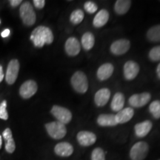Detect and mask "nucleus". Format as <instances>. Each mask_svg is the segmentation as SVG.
I'll list each match as a JSON object with an SVG mask.
<instances>
[{
  "label": "nucleus",
  "instance_id": "0eeeda50",
  "mask_svg": "<svg viewBox=\"0 0 160 160\" xmlns=\"http://www.w3.org/2000/svg\"><path fill=\"white\" fill-rule=\"evenodd\" d=\"M130 48H131V42L128 39H120L116 40L111 44L110 50L113 55L121 56L127 53L129 51Z\"/></svg>",
  "mask_w": 160,
  "mask_h": 160
},
{
  "label": "nucleus",
  "instance_id": "20e7f679",
  "mask_svg": "<svg viewBox=\"0 0 160 160\" xmlns=\"http://www.w3.org/2000/svg\"><path fill=\"white\" fill-rule=\"evenodd\" d=\"M45 128L48 135L54 139H61L67 133L65 125L59 122H52L45 125Z\"/></svg>",
  "mask_w": 160,
  "mask_h": 160
},
{
  "label": "nucleus",
  "instance_id": "473e14b6",
  "mask_svg": "<svg viewBox=\"0 0 160 160\" xmlns=\"http://www.w3.org/2000/svg\"><path fill=\"white\" fill-rule=\"evenodd\" d=\"M22 2V0H11L10 1V3H11V5L12 7H17L18 5H20V3Z\"/></svg>",
  "mask_w": 160,
  "mask_h": 160
},
{
  "label": "nucleus",
  "instance_id": "cd10ccee",
  "mask_svg": "<svg viewBox=\"0 0 160 160\" xmlns=\"http://www.w3.org/2000/svg\"><path fill=\"white\" fill-rule=\"evenodd\" d=\"M149 59L153 62L160 61V45L155 46L149 51Z\"/></svg>",
  "mask_w": 160,
  "mask_h": 160
},
{
  "label": "nucleus",
  "instance_id": "f257e3e1",
  "mask_svg": "<svg viewBox=\"0 0 160 160\" xmlns=\"http://www.w3.org/2000/svg\"><path fill=\"white\" fill-rule=\"evenodd\" d=\"M53 32L48 27L40 25L32 31L30 39L36 48H42L45 45H50L53 42Z\"/></svg>",
  "mask_w": 160,
  "mask_h": 160
},
{
  "label": "nucleus",
  "instance_id": "2eb2a0df",
  "mask_svg": "<svg viewBox=\"0 0 160 160\" xmlns=\"http://www.w3.org/2000/svg\"><path fill=\"white\" fill-rule=\"evenodd\" d=\"M114 71V67L111 63H105L102 65L98 68L97 72V77L100 81H105L108 79L113 74Z\"/></svg>",
  "mask_w": 160,
  "mask_h": 160
},
{
  "label": "nucleus",
  "instance_id": "f3484780",
  "mask_svg": "<svg viewBox=\"0 0 160 160\" xmlns=\"http://www.w3.org/2000/svg\"><path fill=\"white\" fill-rule=\"evenodd\" d=\"M55 153L59 157H70L73 152V148L71 144L68 142L58 143L54 148Z\"/></svg>",
  "mask_w": 160,
  "mask_h": 160
},
{
  "label": "nucleus",
  "instance_id": "72a5a7b5",
  "mask_svg": "<svg viewBox=\"0 0 160 160\" xmlns=\"http://www.w3.org/2000/svg\"><path fill=\"white\" fill-rule=\"evenodd\" d=\"M9 34H10V30L9 29H5V30H4L2 32L1 36H2V37L6 38V37H8Z\"/></svg>",
  "mask_w": 160,
  "mask_h": 160
},
{
  "label": "nucleus",
  "instance_id": "c9c22d12",
  "mask_svg": "<svg viewBox=\"0 0 160 160\" xmlns=\"http://www.w3.org/2000/svg\"><path fill=\"white\" fill-rule=\"evenodd\" d=\"M157 74L159 79H160V63L158 65L157 68Z\"/></svg>",
  "mask_w": 160,
  "mask_h": 160
},
{
  "label": "nucleus",
  "instance_id": "aec40b11",
  "mask_svg": "<svg viewBox=\"0 0 160 160\" xmlns=\"http://www.w3.org/2000/svg\"><path fill=\"white\" fill-rule=\"evenodd\" d=\"M97 122L102 127H113L118 125L114 114H100Z\"/></svg>",
  "mask_w": 160,
  "mask_h": 160
},
{
  "label": "nucleus",
  "instance_id": "58836bf2",
  "mask_svg": "<svg viewBox=\"0 0 160 160\" xmlns=\"http://www.w3.org/2000/svg\"><path fill=\"white\" fill-rule=\"evenodd\" d=\"M159 160H160V159H159Z\"/></svg>",
  "mask_w": 160,
  "mask_h": 160
},
{
  "label": "nucleus",
  "instance_id": "c756f323",
  "mask_svg": "<svg viewBox=\"0 0 160 160\" xmlns=\"http://www.w3.org/2000/svg\"><path fill=\"white\" fill-rule=\"evenodd\" d=\"M84 9L87 13H95L98 9V6L97 4L92 1H88L84 4Z\"/></svg>",
  "mask_w": 160,
  "mask_h": 160
},
{
  "label": "nucleus",
  "instance_id": "bb28decb",
  "mask_svg": "<svg viewBox=\"0 0 160 160\" xmlns=\"http://www.w3.org/2000/svg\"><path fill=\"white\" fill-rule=\"evenodd\" d=\"M149 111L155 119L160 118V101L155 100L152 102L149 105Z\"/></svg>",
  "mask_w": 160,
  "mask_h": 160
},
{
  "label": "nucleus",
  "instance_id": "2f4dec72",
  "mask_svg": "<svg viewBox=\"0 0 160 160\" xmlns=\"http://www.w3.org/2000/svg\"><path fill=\"white\" fill-rule=\"evenodd\" d=\"M33 3L37 9H42L45 5V0H33Z\"/></svg>",
  "mask_w": 160,
  "mask_h": 160
},
{
  "label": "nucleus",
  "instance_id": "dca6fc26",
  "mask_svg": "<svg viewBox=\"0 0 160 160\" xmlns=\"http://www.w3.org/2000/svg\"><path fill=\"white\" fill-rule=\"evenodd\" d=\"M153 124L149 120L142 122L137 123L134 126V131L137 137L139 138H143L147 136L151 131Z\"/></svg>",
  "mask_w": 160,
  "mask_h": 160
},
{
  "label": "nucleus",
  "instance_id": "6e6552de",
  "mask_svg": "<svg viewBox=\"0 0 160 160\" xmlns=\"http://www.w3.org/2000/svg\"><path fill=\"white\" fill-rule=\"evenodd\" d=\"M38 86L34 80H28L21 85L19 88V95L23 99H30L37 92Z\"/></svg>",
  "mask_w": 160,
  "mask_h": 160
},
{
  "label": "nucleus",
  "instance_id": "ddd939ff",
  "mask_svg": "<svg viewBox=\"0 0 160 160\" xmlns=\"http://www.w3.org/2000/svg\"><path fill=\"white\" fill-rule=\"evenodd\" d=\"M77 141L82 146H90L93 145L97 141V136L90 131H80L77 133Z\"/></svg>",
  "mask_w": 160,
  "mask_h": 160
},
{
  "label": "nucleus",
  "instance_id": "39448f33",
  "mask_svg": "<svg viewBox=\"0 0 160 160\" xmlns=\"http://www.w3.org/2000/svg\"><path fill=\"white\" fill-rule=\"evenodd\" d=\"M148 145L145 142H139L133 145L130 151V157L132 160H143L148 153Z\"/></svg>",
  "mask_w": 160,
  "mask_h": 160
},
{
  "label": "nucleus",
  "instance_id": "7ed1b4c3",
  "mask_svg": "<svg viewBox=\"0 0 160 160\" xmlns=\"http://www.w3.org/2000/svg\"><path fill=\"white\" fill-rule=\"evenodd\" d=\"M19 14L24 25L32 26L36 22L37 16L32 5L28 2L22 4L19 8Z\"/></svg>",
  "mask_w": 160,
  "mask_h": 160
},
{
  "label": "nucleus",
  "instance_id": "f704fd0d",
  "mask_svg": "<svg viewBox=\"0 0 160 160\" xmlns=\"http://www.w3.org/2000/svg\"><path fill=\"white\" fill-rule=\"evenodd\" d=\"M4 77H5V74H4L2 66L0 65V82H2V81L4 79Z\"/></svg>",
  "mask_w": 160,
  "mask_h": 160
},
{
  "label": "nucleus",
  "instance_id": "393cba45",
  "mask_svg": "<svg viewBox=\"0 0 160 160\" xmlns=\"http://www.w3.org/2000/svg\"><path fill=\"white\" fill-rule=\"evenodd\" d=\"M147 38L153 42H160V25L151 27L147 32Z\"/></svg>",
  "mask_w": 160,
  "mask_h": 160
},
{
  "label": "nucleus",
  "instance_id": "5701e85b",
  "mask_svg": "<svg viewBox=\"0 0 160 160\" xmlns=\"http://www.w3.org/2000/svg\"><path fill=\"white\" fill-rule=\"evenodd\" d=\"M95 44L94 35L91 32H86L81 39V45L85 51H90L93 48Z\"/></svg>",
  "mask_w": 160,
  "mask_h": 160
},
{
  "label": "nucleus",
  "instance_id": "a878e982",
  "mask_svg": "<svg viewBox=\"0 0 160 160\" xmlns=\"http://www.w3.org/2000/svg\"><path fill=\"white\" fill-rule=\"evenodd\" d=\"M85 14L82 10L76 9L71 13L70 16V21L73 25H79L83 21Z\"/></svg>",
  "mask_w": 160,
  "mask_h": 160
},
{
  "label": "nucleus",
  "instance_id": "b1692460",
  "mask_svg": "<svg viewBox=\"0 0 160 160\" xmlns=\"http://www.w3.org/2000/svg\"><path fill=\"white\" fill-rule=\"evenodd\" d=\"M131 6L130 0H117L114 5V11L118 15H124L129 11Z\"/></svg>",
  "mask_w": 160,
  "mask_h": 160
},
{
  "label": "nucleus",
  "instance_id": "c85d7f7f",
  "mask_svg": "<svg viewBox=\"0 0 160 160\" xmlns=\"http://www.w3.org/2000/svg\"><path fill=\"white\" fill-rule=\"evenodd\" d=\"M91 160H105V152L100 148L93 150L91 154Z\"/></svg>",
  "mask_w": 160,
  "mask_h": 160
},
{
  "label": "nucleus",
  "instance_id": "412c9836",
  "mask_svg": "<svg viewBox=\"0 0 160 160\" xmlns=\"http://www.w3.org/2000/svg\"><path fill=\"white\" fill-rule=\"evenodd\" d=\"M2 137L5 141V150L8 153H13L16 149V144L13 140L12 131L10 128H6L2 133Z\"/></svg>",
  "mask_w": 160,
  "mask_h": 160
},
{
  "label": "nucleus",
  "instance_id": "a211bd4d",
  "mask_svg": "<svg viewBox=\"0 0 160 160\" xmlns=\"http://www.w3.org/2000/svg\"><path fill=\"white\" fill-rule=\"evenodd\" d=\"M109 19V13L107 10L102 9L95 15L93 20V25L99 28L107 24Z\"/></svg>",
  "mask_w": 160,
  "mask_h": 160
},
{
  "label": "nucleus",
  "instance_id": "4c0bfd02",
  "mask_svg": "<svg viewBox=\"0 0 160 160\" xmlns=\"http://www.w3.org/2000/svg\"><path fill=\"white\" fill-rule=\"evenodd\" d=\"M0 22H1V21H0Z\"/></svg>",
  "mask_w": 160,
  "mask_h": 160
},
{
  "label": "nucleus",
  "instance_id": "6ab92c4d",
  "mask_svg": "<svg viewBox=\"0 0 160 160\" xmlns=\"http://www.w3.org/2000/svg\"><path fill=\"white\" fill-rule=\"evenodd\" d=\"M133 115H134L133 109L132 108H126L117 112L115 117L118 124H124L129 122L133 118Z\"/></svg>",
  "mask_w": 160,
  "mask_h": 160
},
{
  "label": "nucleus",
  "instance_id": "4468645a",
  "mask_svg": "<svg viewBox=\"0 0 160 160\" xmlns=\"http://www.w3.org/2000/svg\"><path fill=\"white\" fill-rule=\"evenodd\" d=\"M111 97V91L107 88L99 89L94 95V102L97 107H103L108 102Z\"/></svg>",
  "mask_w": 160,
  "mask_h": 160
},
{
  "label": "nucleus",
  "instance_id": "1a4fd4ad",
  "mask_svg": "<svg viewBox=\"0 0 160 160\" xmlns=\"http://www.w3.org/2000/svg\"><path fill=\"white\" fill-rule=\"evenodd\" d=\"M19 71V62L17 59H12L8 65L5 80L8 85H13L17 79Z\"/></svg>",
  "mask_w": 160,
  "mask_h": 160
},
{
  "label": "nucleus",
  "instance_id": "7c9ffc66",
  "mask_svg": "<svg viewBox=\"0 0 160 160\" xmlns=\"http://www.w3.org/2000/svg\"><path fill=\"white\" fill-rule=\"evenodd\" d=\"M7 101L3 100L0 104V119L3 120H7L8 119V114L7 112Z\"/></svg>",
  "mask_w": 160,
  "mask_h": 160
},
{
  "label": "nucleus",
  "instance_id": "e433bc0d",
  "mask_svg": "<svg viewBox=\"0 0 160 160\" xmlns=\"http://www.w3.org/2000/svg\"><path fill=\"white\" fill-rule=\"evenodd\" d=\"M2 136L0 135V149L2 148Z\"/></svg>",
  "mask_w": 160,
  "mask_h": 160
},
{
  "label": "nucleus",
  "instance_id": "9b49d317",
  "mask_svg": "<svg viewBox=\"0 0 160 160\" xmlns=\"http://www.w3.org/2000/svg\"><path fill=\"white\" fill-rule=\"evenodd\" d=\"M151 99V93L144 92L141 93H136L129 98L128 102L133 108H142L147 105Z\"/></svg>",
  "mask_w": 160,
  "mask_h": 160
},
{
  "label": "nucleus",
  "instance_id": "4be33fe9",
  "mask_svg": "<svg viewBox=\"0 0 160 160\" xmlns=\"http://www.w3.org/2000/svg\"><path fill=\"white\" fill-rule=\"evenodd\" d=\"M125 96L123 93L117 92L113 96L111 103V108L112 111L115 112H119L123 109L124 105H125Z\"/></svg>",
  "mask_w": 160,
  "mask_h": 160
},
{
  "label": "nucleus",
  "instance_id": "f8f14e48",
  "mask_svg": "<svg viewBox=\"0 0 160 160\" xmlns=\"http://www.w3.org/2000/svg\"><path fill=\"white\" fill-rule=\"evenodd\" d=\"M66 53L69 57H76L81 51V45L76 37H69L65 44Z\"/></svg>",
  "mask_w": 160,
  "mask_h": 160
},
{
  "label": "nucleus",
  "instance_id": "423d86ee",
  "mask_svg": "<svg viewBox=\"0 0 160 160\" xmlns=\"http://www.w3.org/2000/svg\"><path fill=\"white\" fill-rule=\"evenodd\" d=\"M51 114L57 119L58 122L66 125L72 119V113L68 108L59 105H53L51 110Z\"/></svg>",
  "mask_w": 160,
  "mask_h": 160
},
{
  "label": "nucleus",
  "instance_id": "9d476101",
  "mask_svg": "<svg viewBox=\"0 0 160 160\" xmlns=\"http://www.w3.org/2000/svg\"><path fill=\"white\" fill-rule=\"evenodd\" d=\"M139 65L135 61L126 62L123 67L124 77L128 81H131L137 77L139 73Z\"/></svg>",
  "mask_w": 160,
  "mask_h": 160
},
{
  "label": "nucleus",
  "instance_id": "f03ea898",
  "mask_svg": "<svg viewBox=\"0 0 160 160\" xmlns=\"http://www.w3.org/2000/svg\"><path fill=\"white\" fill-rule=\"evenodd\" d=\"M71 83L75 91L79 93H85L88 89V80L82 71H77L71 77Z\"/></svg>",
  "mask_w": 160,
  "mask_h": 160
}]
</instances>
